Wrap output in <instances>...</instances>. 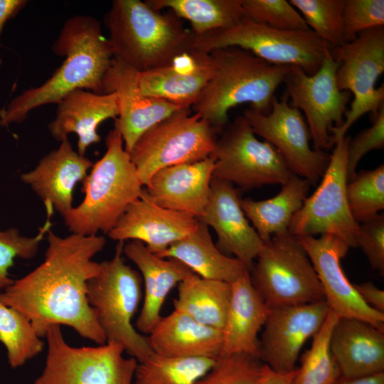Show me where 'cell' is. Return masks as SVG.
<instances>
[{"label":"cell","mask_w":384,"mask_h":384,"mask_svg":"<svg viewBox=\"0 0 384 384\" xmlns=\"http://www.w3.org/2000/svg\"><path fill=\"white\" fill-rule=\"evenodd\" d=\"M384 25L383 0H346L343 11V33L346 43L361 33Z\"/></svg>","instance_id":"60d3db41"},{"label":"cell","mask_w":384,"mask_h":384,"mask_svg":"<svg viewBox=\"0 0 384 384\" xmlns=\"http://www.w3.org/2000/svg\"><path fill=\"white\" fill-rule=\"evenodd\" d=\"M0 342L6 350L11 368L24 365L38 355L44 341L38 336L31 321L21 312L0 301Z\"/></svg>","instance_id":"836d02e7"},{"label":"cell","mask_w":384,"mask_h":384,"mask_svg":"<svg viewBox=\"0 0 384 384\" xmlns=\"http://www.w3.org/2000/svg\"><path fill=\"white\" fill-rule=\"evenodd\" d=\"M242 115L253 132L274 146L291 171L315 185L322 178L329 161V155L312 149L306 122L298 109L292 107L284 92L274 97L272 107L264 114L252 108Z\"/></svg>","instance_id":"9a60e30c"},{"label":"cell","mask_w":384,"mask_h":384,"mask_svg":"<svg viewBox=\"0 0 384 384\" xmlns=\"http://www.w3.org/2000/svg\"><path fill=\"white\" fill-rule=\"evenodd\" d=\"M355 247L361 249L371 267L384 272V215L375 218L359 224L355 240Z\"/></svg>","instance_id":"7bdbcfd3"},{"label":"cell","mask_w":384,"mask_h":384,"mask_svg":"<svg viewBox=\"0 0 384 384\" xmlns=\"http://www.w3.org/2000/svg\"><path fill=\"white\" fill-rule=\"evenodd\" d=\"M338 319L330 310L311 346L302 354L292 384H334L341 376L329 347L331 334Z\"/></svg>","instance_id":"e575fe53"},{"label":"cell","mask_w":384,"mask_h":384,"mask_svg":"<svg viewBox=\"0 0 384 384\" xmlns=\"http://www.w3.org/2000/svg\"><path fill=\"white\" fill-rule=\"evenodd\" d=\"M154 9H168L189 21L198 36L233 26L245 17L242 0H146Z\"/></svg>","instance_id":"1f68e13d"},{"label":"cell","mask_w":384,"mask_h":384,"mask_svg":"<svg viewBox=\"0 0 384 384\" xmlns=\"http://www.w3.org/2000/svg\"><path fill=\"white\" fill-rule=\"evenodd\" d=\"M45 338L46 363L33 384H134L138 361L124 357L117 343L71 346L58 324L48 327Z\"/></svg>","instance_id":"30bf717a"},{"label":"cell","mask_w":384,"mask_h":384,"mask_svg":"<svg viewBox=\"0 0 384 384\" xmlns=\"http://www.w3.org/2000/svg\"><path fill=\"white\" fill-rule=\"evenodd\" d=\"M123 253L136 265L143 277L144 299L135 328L148 335L161 319V310L169 292L194 272L176 259L159 257L140 241L124 245Z\"/></svg>","instance_id":"cb8c5ba5"},{"label":"cell","mask_w":384,"mask_h":384,"mask_svg":"<svg viewBox=\"0 0 384 384\" xmlns=\"http://www.w3.org/2000/svg\"><path fill=\"white\" fill-rule=\"evenodd\" d=\"M211 73L209 53L192 50L166 66L138 73L142 92L183 108L196 102Z\"/></svg>","instance_id":"603a6c76"},{"label":"cell","mask_w":384,"mask_h":384,"mask_svg":"<svg viewBox=\"0 0 384 384\" xmlns=\"http://www.w3.org/2000/svg\"><path fill=\"white\" fill-rule=\"evenodd\" d=\"M296 238L314 266L329 309L338 318L363 320L384 331V314L365 304L341 267V261L350 246L329 234Z\"/></svg>","instance_id":"e0dca14e"},{"label":"cell","mask_w":384,"mask_h":384,"mask_svg":"<svg viewBox=\"0 0 384 384\" xmlns=\"http://www.w3.org/2000/svg\"><path fill=\"white\" fill-rule=\"evenodd\" d=\"M218 134L191 107L182 108L144 132L129 154L142 183L146 186L161 169L208 158Z\"/></svg>","instance_id":"9c48e42d"},{"label":"cell","mask_w":384,"mask_h":384,"mask_svg":"<svg viewBox=\"0 0 384 384\" xmlns=\"http://www.w3.org/2000/svg\"><path fill=\"white\" fill-rule=\"evenodd\" d=\"M231 289L220 356L242 353L260 359V334L270 308L253 287L249 272L231 283Z\"/></svg>","instance_id":"4316f807"},{"label":"cell","mask_w":384,"mask_h":384,"mask_svg":"<svg viewBox=\"0 0 384 384\" xmlns=\"http://www.w3.org/2000/svg\"><path fill=\"white\" fill-rule=\"evenodd\" d=\"M325 301L270 308L260 336V359L273 370L288 373L305 343L319 332L329 313Z\"/></svg>","instance_id":"2e32d148"},{"label":"cell","mask_w":384,"mask_h":384,"mask_svg":"<svg viewBox=\"0 0 384 384\" xmlns=\"http://www.w3.org/2000/svg\"><path fill=\"white\" fill-rule=\"evenodd\" d=\"M350 139L346 135L335 143L319 186L306 197L290 222L289 232L292 235H333L355 247L359 224L351 213L346 197Z\"/></svg>","instance_id":"4fadbf2b"},{"label":"cell","mask_w":384,"mask_h":384,"mask_svg":"<svg viewBox=\"0 0 384 384\" xmlns=\"http://www.w3.org/2000/svg\"><path fill=\"white\" fill-rule=\"evenodd\" d=\"M210 157L213 177L242 189L284 184L294 174L270 144L260 141L243 115L222 129Z\"/></svg>","instance_id":"7c38bea8"},{"label":"cell","mask_w":384,"mask_h":384,"mask_svg":"<svg viewBox=\"0 0 384 384\" xmlns=\"http://www.w3.org/2000/svg\"><path fill=\"white\" fill-rule=\"evenodd\" d=\"M334 384H384V371L357 376H340Z\"/></svg>","instance_id":"7dc6e473"},{"label":"cell","mask_w":384,"mask_h":384,"mask_svg":"<svg viewBox=\"0 0 384 384\" xmlns=\"http://www.w3.org/2000/svg\"><path fill=\"white\" fill-rule=\"evenodd\" d=\"M92 161L75 151L66 139L60 146L45 156L21 180L28 185L44 203L64 216L73 208V191L92 168Z\"/></svg>","instance_id":"7402d4cb"},{"label":"cell","mask_w":384,"mask_h":384,"mask_svg":"<svg viewBox=\"0 0 384 384\" xmlns=\"http://www.w3.org/2000/svg\"><path fill=\"white\" fill-rule=\"evenodd\" d=\"M106 151L82 181L83 201L63 217L74 234H107L143 190L136 168L115 127L105 139Z\"/></svg>","instance_id":"5b68a950"},{"label":"cell","mask_w":384,"mask_h":384,"mask_svg":"<svg viewBox=\"0 0 384 384\" xmlns=\"http://www.w3.org/2000/svg\"><path fill=\"white\" fill-rule=\"evenodd\" d=\"M346 0H290L309 29L331 48L345 43L343 11Z\"/></svg>","instance_id":"8d00e7d4"},{"label":"cell","mask_w":384,"mask_h":384,"mask_svg":"<svg viewBox=\"0 0 384 384\" xmlns=\"http://www.w3.org/2000/svg\"><path fill=\"white\" fill-rule=\"evenodd\" d=\"M124 242H118L114 257L100 263L98 274L89 280L87 296L106 342L119 345L138 363L154 353L147 336L132 324L143 292L139 274L122 257Z\"/></svg>","instance_id":"8992f818"},{"label":"cell","mask_w":384,"mask_h":384,"mask_svg":"<svg viewBox=\"0 0 384 384\" xmlns=\"http://www.w3.org/2000/svg\"><path fill=\"white\" fill-rule=\"evenodd\" d=\"M338 66L330 50L314 74L309 75L301 68L291 66L283 82L290 105L305 115L316 150L325 151L334 146L331 130L343 122L352 97L349 92L338 87L336 75Z\"/></svg>","instance_id":"5bb4252c"},{"label":"cell","mask_w":384,"mask_h":384,"mask_svg":"<svg viewBox=\"0 0 384 384\" xmlns=\"http://www.w3.org/2000/svg\"><path fill=\"white\" fill-rule=\"evenodd\" d=\"M209 53L211 73L196 102L193 113L220 134L228 124L231 108L249 103L250 108L268 113L274 93L291 66L266 62L250 51L225 47Z\"/></svg>","instance_id":"3957f363"},{"label":"cell","mask_w":384,"mask_h":384,"mask_svg":"<svg viewBox=\"0 0 384 384\" xmlns=\"http://www.w3.org/2000/svg\"><path fill=\"white\" fill-rule=\"evenodd\" d=\"M354 287L361 299L368 306L384 314V291L371 282L355 284Z\"/></svg>","instance_id":"ee69618b"},{"label":"cell","mask_w":384,"mask_h":384,"mask_svg":"<svg viewBox=\"0 0 384 384\" xmlns=\"http://www.w3.org/2000/svg\"><path fill=\"white\" fill-rule=\"evenodd\" d=\"M245 16L272 28L308 30L300 13L286 0H242Z\"/></svg>","instance_id":"ab89813d"},{"label":"cell","mask_w":384,"mask_h":384,"mask_svg":"<svg viewBox=\"0 0 384 384\" xmlns=\"http://www.w3.org/2000/svg\"><path fill=\"white\" fill-rule=\"evenodd\" d=\"M263 366L247 354L220 356L197 384H260Z\"/></svg>","instance_id":"f35d334b"},{"label":"cell","mask_w":384,"mask_h":384,"mask_svg":"<svg viewBox=\"0 0 384 384\" xmlns=\"http://www.w3.org/2000/svg\"><path fill=\"white\" fill-rule=\"evenodd\" d=\"M225 47L246 50L272 64L298 67L309 75L331 48L311 29L279 30L245 16L231 27L194 36V50L208 53Z\"/></svg>","instance_id":"52a82bcc"},{"label":"cell","mask_w":384,"mask_h":384,"mask_svg":"<svg viewBox=\"0 0 384 384\" xmlns=\"http://www.w3.org/2000/svg\"><path fill=\"white\" fill-rule=\"evenodd\" d=\"M214 161L168 166L157 171L145 186V192L156 205L199 218L208 203Z\"/></svg>","instance_id":"44dd1931"},{"label":"cell","mask_w":384,"mask_h":384,"mask_svg":"<svg viewBox=\"0 0 384 384\" xmlns=\"http://www.w3.org/2000/svg\"><path fill=\"white\" fill-rule=\"evenodd\" d=\"M331 55L339 63L338 87L353 97L342 124L331 130L334 146L356 120L367 113L375 115L384 105V84L375 86L384 72V26L365 31L352 41L331 48Z\"/></svg>","instance_id":"8fae6325"},{"label":"cell","mask_w":384,"mask_h":384,"mask_svg":"<svg viewBox=\"0 0 384 384\" xmlns=\"http://www.w3.org/2000/svg\"><path fill=\"white\" fill-rule=\"evenodd\" d=\"M26 3L24 0H0V36L6 21L14 17ZM1 63L0 58V65Z\"/></svg>","instance_id":"f6af8a7d"},{"label":"cell","mask_w":384,"mask_h":384,"mask_svg":"<svg viewBox=\"0 0 384 384\" xmlns=\"http://www.w3.org/2000/svg\"><path fill=\"white\" fill-rule=\"evenodd\" d=\"M215 359L172 358L153 353L137 364L134 384H197Z\"/></svg>","instance_id":"d6a6232c"},{"label":"cell","mask_w":384,"mask_h":384,"mask_svg":"<svg viewBox=\"0 0 384 384\" xmlns=\"http://www.w3.org/2000/svg\"><path fill=\"white\" fill-rule=\"evenodd\" d=\"M43 262L0 292V301L23 314L41 338L53 324L65 325L98 345L106 337L90 305L87 283L100 270L92 258L106 244L103 236L50 230Z\"/></svg>","instance_id":"6da1fadb"},{"label":"cell","mask_w":384,"mask_h":384,"mask_svg":"<svg viewBox=\"0 0 384 384\" xmlns=\"http://www.w3.org/2000/svg\"><path fill=\"white\" fill-rule=\"evenodd\" d=\"M346 197L353 219L368 221L384 208V164L372 170H362L348 181Z\"/></svg>","instance_id":"d590c367"},{"label":"cell","mask_w":384,"mask_h":384,"mask_svg":"<svg viewBox=\"0 0 384 384\" xmlns=\"http://www.w3.org/2000/svg\"><path fill=\"white\" fill-rule=\"evenodd\" d=\"M296 370L297 368L288 373H279L264 364L260 384H292Z\"/></svg>","instance_id":"bcb514c9"},{"label":"cell","mask_w":384,"mask_h":384,"mask_svg":"<svg viewBox=\"0 0 384 384\" xmlns=\"http://www.w3.org/2000/svg\"><path fill=\"white\" fill-rule=\"evenodd\" d=\"M249 274L253 287L269 308L325 301L309 256L289 231L265 242Z\"/></svg>","instance_id":"ba28073f"},{"label":"cell","mask_w":384,"mask_h":384,"mask_svg":"<svg viewBox=\"0 0 384 384\" xmlns=\"http://www.w3.org/2000/svg\"><path fill=\"white\" fill-rule=\"evenodd\" d=\"M156 255L176 259L201 277L228 283H233L249 272L240 260L225 255L218 249L208 226L200 220L194 232Z\"/></svg>","instance_id":"f1b7e54d"},{"label":"cell","mask_w":384,"mask_h":384,"mask_svg":"<svg viewBox=\"0 0 384 384\" xmlns=\"http://www.w3.org/2000/svg\"><path fill=\"white\" fill-rule=\"evenodd\" d=\"M198 223L193 216L156 205L143 188L140 197L127 208L107 235L118 242L140 241L159 255L194 232Z\"/></svg>","instance_id":"ffe728a7"},{"label":"cell","mask_w":384,"mask_h":384,"mask_svg":"<svg viewBox=\"0 0 384 384\" xmlns=\"http://www.w3.org/2000/svg\"><path fill=\"white\" fill-rule=\"evenodd\" d=\"M138 71L113 58L102 81V93L117 95L118 115L114 127L129 153L142 134L159 122L183 108L144 95L138 84Z\"/></svg>","instance_id":"ac0fdd59"},{"label":"cell","mask_w":384,"mask_h":384,"mask_svg":"<svg viewBox=\"0 0 384 384\" xmlns=\"http://www.w3.org/2000/svg\"><path fill=\"white\" fill-rule=\"evenodd\" d=\"M57 108L56 117L48 125L51 135L58 141L69 134L78 137V153L84 156L87 149L101 140L97 129L105 120L117 118L118 107L114 92L98 94L76 90L64 97Z\"/></svg>","instance_id":"484cf974"},{"label":"cell","mask_w":384,"mask_h":384,"mask_svg":"<svg viewBox=\"0 0 384 384\" xmlns=\"http://www.w3.org/2000/svg\"><path fill=\"white\" fill-rule=\"evenodd\" d=\"M384 147V105L372 117V125L350 139L347 151L348 181L356 174L357 166L368 152Z\"/></svg>","instance_id":"b9f144b4"},{"label":"cell","mask_w":384,"mask_h":384,"mask_svg":"<svg viewBox=\"0 0 384 384\" xmlns=\"http://www.w3.org/2000/svg\"><path fill=\"white\" fill-rule=\"evenodd\" d=\"M329 347L341 376L384 371V331L367 321L338 318L331 334Z\"/></svg>","instance_id":"d4e9b609"},{"label":"cell","mask_w":384,"mask_h":384,"mask_svg":"<svg viewBox=\"0 0 384 384\" xmlns=\"http://www.w3.org/2000/svg\"><path fill=\"white\" fill-rule=\"evenodd\" d=\"M311 183L293 174L276 196L263 201L241 198V208L264 242L289 231L294 214L302 208Z\"/></svg>","instance_id":"f546056e"},{"label":"cell","mask_w":384,"mask_h":384,"mask_svg":"<svg viewBox=\"0 0 384 384\" xmlns=\"http://www.w3.org/2000/svg\"><path fill=\"white\" fill-rule=\"evenodd\" d=\"M46 213L47 220L35 236L23 235L14 228L0 229V291L5 289L14 282L9 276V270L15 260H29L37 254L41 242L52 225L50 217L53 210L46 208Z\"/></svg>","instance_id":"74e56055"},{"label":"cell","mask_w":384,"mask_h":384,"mask_svg":"<svg viewBox=\"0 0 384 384\" xmlns=\"http://www.w3.org/2000/svg\"><path fill=\"white\" fill-rule=\"evenodd\" d=\"M113 58L139 73L170 65L193 48L194 34L173 12L139 0H114L105 18Z\"/></svg>","instance_id":"277c9868"},{"label":"cell","mask_w":384,"mask_h":384,"mask_svg":"<svg viewBox=\"0 0 384 384\" xmlns=\"http://www.w3.org/2000/svg\"><path fill=\"white\" fill-rule=\"evenodd\" d=\"M240 199L231 183L213 177L208 203L198 220L215 231L218 249L234 255L250 271L265 242L249 223Z\"/></svg>","instance_id":"d6986e66"},{"label":"cell","mask_w":384,"mask_h":384,"mask_svg":"<svg viewBox=\"0 0 384 384\" xmlns=\"http://www.w3.org/2000/svg\"><path fill=\"white\" fill-rule=\"evenodd\" d=\"M231 291V283L205 279L193 273L178 284L174 310L222 331Z\"/></svg>","instance_id":"4dcf8cb0"},{"label":"cell","mask_w":384,"mask_h":384,"mask_svg":"<svg viewBox=\"0 0 384 384\" xmlns=\"http://www.w3.org/2000/svg\"><path fill=\"white\" fill-rule=\"evenodd\" d=\"M52 48L65 57L62 65L43 84L25 90L0 110L1 126L21 122L33 109L58 104L76 90L103 94L102 81L113 54L97 19L85 15L68 19Z\"/></svg>","instance_id":"7a4b0ae2"},{"label":"cell","mask_w":384,"mask_h":384,"mask_svg":"<svg viewBox=\"0 0 384 384\" xmlns=\"http://www.w3.org/2000/svg\"><path fill=\"white\" fill-rule=\"evenodd\" d=\"M147 338L154 353L172 358L215 359L223 344L221 331L176 310L161 316Z\"/></svg>","instance_id":"83f0119b"}]
</instances>
